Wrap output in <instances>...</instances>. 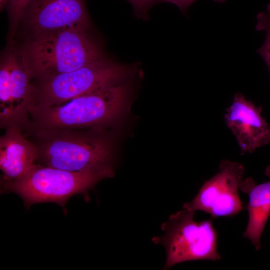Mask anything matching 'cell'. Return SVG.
Here are the masks:
<instances>
[{
    "label": "cell",
    "mask_w": 270,
    "mask_h": 270,
    "mask_svg": "<svg viewBox=\"0 0 270 270\" xmlns=\"http://www.w3.org/2000/svg\"><path fill=\"white\" fill-rule=\"evenodd\" d=\"M104 56L88 30L72 28L32 36L20 60L30 78L40 80L75 70Z\"/></svg>",
    "instance_id": "cell-1"
},
{
    "label": "cell",
    "mask_w": 270,
    "mask_h": 270,
    "mask_svg": "<svg viewBox=\"0 0 270 270\" xmlns=\"http://www.w3.org/2000/svg\"><path fill=\"white\" fill-rule=\"evenodd\" d=\"M79 96L60 104L36 107L32 124L38 130L74 129L110 124L121 115L130 92L128 81Z\"/></svg>",
    "instance_id": "cell-2"
},
{
    "label": "cell",
    "mask_w": 270,
    "mask_h": 270,
    "mask_svg": "<svg viewBox=\"0 0 270 270\" xmlns=\"http://www.w3.org/2000/svg\"><path fill=\"white\" fill-rule=\"evenodd\" d=\"M36 131L38 159L44 166L80 172L112 170V143L102 134L74 129Z\"/></svg>",
    "instance_id": "cell-3"
},
{
    "label": "cell",
    "mask_w": 270,
    "mask_h": 270,
    "mask_svg": "<svg viewBox=\"0 0 270 270\" xmlns=\"http://www.w3.org/2000/svg\"><path fill=\"white\" fill-rule=\"evenodd\" d=\"M138 64L104 56L75 70L40 79L35 86L36 107L58 105L79 96L132 78Z\"/></svg>",
    "instance_id": "cell-4"
},
{
    "label": "cell",
    "mask_w": 270,
    "mask_h": 270,
    "mask_svg": "<svg viewBox=\"0 0 270 270\" xmlns=\"http://www.w3.org/2000/svg\"><path fill=\"white\" fill-rule=\"evenodd\" d=\"M113 174V170L72 172L35 164L3 192L16 193L28 208L39 202H55L64 209L71 196L78 194L86 195L99 181Z\"/></svg>",
    "instance_id": "cell-5"
},
{
    "label": "cell",
    "mask_w": 270,
    "mask_h": 270,
    "mask_svg": "<svg viewBox=\"0 0 270 270\" xmlns=\"http://www.w3.org/2000/svg\"><path fill=\"white\" fill-rule=\"evenodd\" d=\"M194 214L184 208L173 214L162 224L164 234L152 239L166 248L164 270L186 261L220 259L216 249L217 232L212 220L196 222Z\"/></svg>",
    "instance_id": "cell-6"
},
{
    "label": "cell",
    "mask_w": 270,
    "mask_h": 270,
    "mask_svg": "<svg viewBox=\"0 0 270 270\" xmlns=\"http://www.w3.org/2000/svg\"><path fill=\"white\" fill-rule=\"evenodd\" d=\"M244 171L240 163L221 160L218 172L203 184L190 202L183 204V208L204 212L212 218L236 215L246 208L238 194Z\"/></svg>",
    "instance_id": "cell-7"
},
{
    "label": "cell",
    "mask_w": 270,
    "mask_h": 270,
    "mask_svg": "<svg viewBox=\"0 0 270 270\" xmlns=\"http://www.w3.org/2000/svg\"><path fill=\"white\" fill-rule=\"evenodd\" d=\"M22 20L31 36L72 28L89 30L90 26L84 0H31Z\"/></svg>",
    "instance_id": "cell-8"
},
{
    "label": "cell",
    "mask_w": 270,
    "mask_h": 270,
    "mask_svg": "<svg viewBox=\"0 0 270 270\" xmlns=\"http://www.w3.org/2000/svg\"><path fill=\"white\" fill-rule=\"evenodd\" d=\"M262 110L236 92L226 110V124L236 138L241 154L252 153L270 142V126L261 114Z\"/></svg>",
    "instance_id": "cell-9"
},
{
    "label": "cell",
    "mask_w": 270,
    "mask_h": 270,
    "mask_svg": "<svg viewBox=\"0 0 270 270\" xmlns=\"http://www.w3.org/2000/svg\"><path fill=\"white\" fill-rule=\"evenodd\" d=\"M10 65V86L6 94L0 98V124L6 128H22L30 124L28 116L36 106L35 87L20 60L14 53L8 54Z\"/></svg>",
    "instance_id": "cell-10"
},
{
    "label": "cell",
    "mask_w": 270,
    "mask_h": 270,
    "mask_svg": "<svg viewBox=\"0 0 270 270\" xmlns=\"http://www.w3.org/2000/svg\"><path fill=\"white\" fill-rule=\"evenodd\" d=\"M22 128L10 126L0 138V168L2 192L23 176L38 160V150L22 134Z\"/></svg>",
    "instance_id": "cell-11"
},
{
    "label": "cell",
    "mask_w": 270,
    "mask_h": 270,
    "mask_svg": "<svg viewBox=\"0 0 270 270\" xmlns=\"http://www.w3.org/2000/svg\"><path fill=\"white\" fill-rule=\"evenodd\" d=\"M265 174L270 178L266 182L258 184L248 177L242 180L240 186L249 197L246 206L248 219L243 236L250 241L256 250L261 248L260 238L270 216V164L266 168Z\"/></svg>",
    "instance_id": "cell-12"
},
{
    "label": "cell",
    "mask_w": 270,
    "mask_h": 270,
    "mask_svg": "<svg viewBox=\"0 0 270 270\" xmlns=\"http://www.w3.org/2000/svg\"><path fill=\"white\" fill-rule=\"evenodd\" d=\"M256 19V30L264 31L266 38L264 44L256 52L265 62L270 74V3L267 6L266 12H262L257 14Z\"/></svg>",
    "instance_id": "cell-13"
},
{
    "label": "cell",
    "mask_w": 270,
    "mask_h": 270,
    "mask_svg": "<svg viewBox=\"0 0 270 270\" xmlns=\"http://www.w3.org/2000/svg\"><path fill=\"white\" fill-rule=\"evenodd\" d=\"M31 0H8L6 7L10 20V36L21 21L24 12Z\"/></svg>",
    "instance_id": "cell-14"
},
{
    "label": "cell",
    "mask_w": 270,
    "mask_h": 270,
    "mask_svg": "<svg viewBox=\"0 0 270 270\" xmlns=\"http://www.w3.org/2000/svg\"><path fill=\"white\" fill-rule=\"evenodd\" d=\"M132 5L134 14L138 18L147 20L150 18L149 10L157 3V0H127Z\"/></svg>",
    "instance_id": "cell-15"
},
{
    "label": "cell",
    "mask_w": 270,
    "mask_h": 270,
    "mask_svg": "<svg viewBox=\"0 0 270 270\" xmlns=\"http://www.w3.org/2000/svg\"><path fill=\"white\" fill-rule=\"evenodd\" d=\"M214 2L218 3H223L226 0H213ZM196 1V0H157V3L159 2H170L177 6L182 13L186 15L188 8Z\"/></svg>",
    "instance_id": "cell-16"
}]
</instances>
